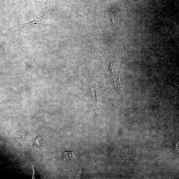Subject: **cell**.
Segmentation results:
<instances>
[{
    "label": "cell",
    "instance_id": "cell-1",
    "mask_svg": "<svg viewBox=\"0 0 179 179\" xmlns=\"http://www.w3.org/2000/svg\"><path fill=\"white\" fill-rule=\"evenodd\" d=\"M46 0L41 13L35 19L30 22L20 25L19 31L26 33H37L44 32L47 24L48 16V2Z\"/></svg>",
    "mask_w": 179,
    "mask_h": 179
},
{
    "label": "cell",
    "instance_id": "cell-2",
    "mask_svg": "<svg viewBox=\"0 0 179 179\" xmlns=\"http://www.w3.org/2000/svg\"><path fill=\"white\" fill-rule=\"evenodd\" d=\"M90 94L91 98L95 104L98 106V104L101 102V95L99 91L96 87H93L90 89Z\"/></svg>",
    "mask_w": 179,
    "mask_h": 179
},
{
    "label": "cell",
    "instance_id": "cell-3",
    "mask_svg": "<svg viewBox=\"0 0 179 179\" xmlns=\"http://www.w3.org/2000/svg\"><path fill=\"white\" fill-rule=\"evenodd\" d=\"M115 86L116 89L119 91L122 89L123 87V82L120 80V79H118L115 82Z\"/></svg>",
    "mask_w": 179,
    "mask_h": 179
},
{
    "label": "cell",
    "instance_id": "cell-4",
    "mask_svg": "<svg viewBox=\"0 0 179 179\" xmlns=\"http://www.w3.org/2000/svg\"><path fill=\"white\" fill-rule=\"evenodd\" d=\"M91 0H71V1L74 2L76 4L82 6H84L85 4L89 2Z\"/></svg>",
    "mask_w": 179,
    "mask_h": 179
},
{
    "label": "cell",
    "instance_id": "cell-5",
    "mask_svg": "<svg viewBox=\"0 0 179 179\" xmlns=\"http://www.w3.org/2000/svg\"><path fill=\"white\" fill-rule=\"evenodd\" d=\"M42 146V141L40 137L36 138L35 141V147L36 148L41 147Z\"/></svg>",
    "mask_w": 179,
    "mask_h": 179
},
{
    "label": "cell",
    "instance_id": "cell-6",
    "mask_svg": "<svg viewBox=\"0 0 179 179\" xmlns=\"http://www.w3.org/2000/svg\"><path fill=\"white\" fill-rule=\"evenodd\" d=\"M115 68V66L113 63H111L109 65V69L110 71L114 73V71Z\"/></svg>",
    "mask_w": 179,
    "mask_h": 179
},
{
    "label": "cell",
    "instance_id": "cell-7",
    "mask_svg": "<svg viewBox=\"0 0 179 179\" xmlns=\"http://www.w3.org/2000/svg\"><path fill=\"white\" fill-rule=\"evenodd\" d=\"M65 154L66 157H67L68 158L70 156H71L72 155L74 156V153L72 152H65Z\"/></svg>",
    "mask_w": 179,
    "mask_h": 179
}]
</instances>
